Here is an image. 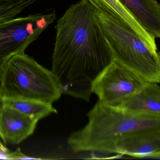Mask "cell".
Instances as JSON below:
<instances>
[{
  "label": "cell",
  "instance_id": "9a60e30c",
  "mask_svg": "<svg viewBox=\"0 0 160 160\" xmlns=\"http://www.w3.org/2000/svg\"><path fill=\"white\" fill-rule=\"evenodd\" d=\"M8 153H3L0 152V160H8Z\"/></svg>",
  "mask_w": 160,
  "mask_h": 160
},
{
  "label": "cell",
  "instance_id": "2e32d148",
  "mask_svg": "<svg viewBox=\"0 0 160 160\" xmlns=\"http://www.w3.org/2000/svg\"><path fill=\"white\" fill-rule=\"evenodd\" d=\"M4 106L3 98L0 93V108Z\"/></svg>",
  "mask_w": 160,
  "mask_h": 160
},
{
  "label": "cell",
  "instance_id": "9c48e42d",
  "mask_svg": "<svg viewBox=\"0 0 160 160\" xmlns=\"http://www.w3.org/2000/svg\"><path fill=\"white\" fill-rule=\"evenodd\" d=\"M115 106L132 113L160 114V86L147 82L139 92Z\"/></svg>",
  "mask_w": 160,
  "mask_h": 160
},
{
  "label": "cell",
  "instance_id": "52a82bcc",
  "mask_svg": "<svg viewBox=\"0 0 160 160\" xmlns=\"http://www.w3.org/2000/svg\"><path fill=\"white\" fill-rule=\"evenodd\" d=\"M108 153L136 157H160V129L122 137L111 147Z\"/></svg>",
  "mask_w": 160,
  "mask_h": 160
},
{
  "label": "cell",
  "instance_id": "8fae6325",
  "mask_svg": "<svg viewBox=\"0 0 160 160\" xmlns=\"http://www.w3.org/2000/svg\"><path fill=\"white\" fill-rule=\"evenodd\" d=\"M3 102L4 105L12 107L38 120L57 113L52 104L35 100L3 98Z\"/></svg>",
  "mask_w": 160,
  "mask_h": 160
},
{
  "label": "cell",
  "instance_id": "5b68a950",
  "mask_svg": "<svg viewBox=\"0 0 160 160\" xmlns=\"http://www.w3.org/2000/svg\"><path fill=\"white\" fill-rule=\"evenodd\" d=\"M147 82L114 59L93 83L99 101L115 106L141 90Z\"/></svg>",
  "mask_w": 160,
  "mask_h": 160
},
{
  "label": "cell",
  "instance_id": "5bb4252c",
  "mask_svg": "<svg viewBox=\"0 0 160 160\" xmlns=\"http://www.w3.org/2000/svg\"><path fill=\"white\" fill-rule=\"evenodd\" d=\"M0 152L3 153H5V154L8 153L9 152L8 149L3 144V143L2 142L1 139H0Z\"/></svg>",
  "mask_w": 160,
  "mask_h": 160
},
{
  "label": "cell",
  "instance_id": "6da1fadb",
  "mask_svg": "<svg viewBox=\"0 0 160 160\" xmlns=\"http://www.w3.org/2000/svg\"><path fill=\"white\" fill-rule=\"evenodd\" d=\"M87 0L70 6L57 21L51 71L62 94L89 101L96 79L113 61L111 48Z\"/></svg>",
  "mask_w": 160,
  "mask_h": 160
},
{
  "label": "cell",
  "instance_id": "7c38bea8",
  "mask_svg": "<svg viewBox=\"0 0 160 160\" xmlns=\"http://www.w3.org/2000/svg\"><path fill=\"white\" fill-rule=\"evenodd\" d=\"M38 0H0V23L17 18Z\"/></svg>",
  "mask_w": 160,
  "mask_h": 160
},
{
  "label": "cell",
  "instance_id": "ba28073f",
  "mask_svg": "<svg viewBox=\"0 0 160 160\" xmlns=\"http://www.w3.org/2000/svg\"><path fill=\"white\" fill-rule=\"evenodd\" d=\"M150 34L160 38V4L157 0H118Z\"/></svg>",
  "mask_w": 160,
  "mask_h": 160
},
{
  "label": "cell",
  "instance_id": "4fadbf2b",
  "mask_svg": "<svg viewBox=\"0 0 160 160\" xmlns=\"http://www.w3.org/2000/svg\"><path fill=\"white\" fill-rule=\"evenodd\" d=\"M8 160L40 159V158H36L26 156L21 152L20 148H18L15 152L8 153Z\"/></svg>",
  "mask_w": 160,
  "mask_h": 160
},
{
  "label": "cell",
  "instance_id": "30bf717a",
  "mask_svg": "<svg viewBox=\"0 0 160 160\" xmlns=\"http://www.w3.org/2000/svg\"><path fill=\"white\" fill-rule=\"evenodd\" d=\"M98 11L127 23L152 46L156 47L155 38L147 32L118 0H87Z\"/></svg>",
  "mask_w": 160,
  "mask_h": 160
},
{
  "label": "cell",
  "instance_id": "277c9868",
  "mask_svg": "<svg viewBox=\"0 0 160 160\" xmlns=\"http://www.w3.org/2000/svg\"><path fill=\"white\" fill-rule=\"evenodd\" d=\"M55 12L17 17L0 23V65L27 48L56 19Z\"/></svg>",
  "mask_w": 160,
  "mask_h": 160
},
{
  "label": "cell",
  "instance_id": "7a4b0ae2",
  "mask_svg": "<svg viewBox=\"0 0 160 160\" xmlns=\"http://www.w3.org/2000/svg\"><path fill=\"white\" fill-rule=\"evenodd\" d=\"M97 19L115 60L147 82L160 83V55L124 21L97 10Z\"/></svg>",
  "mask_w": 160,
  "mask_h": 160
},
{
  "label": "cell",
  "instance_id": "3957f363",
  "mask_svg": "<svg viewBox=\"0 0 160 160\" xmlns=\"http://www.w3.org/2000/svg\"><path fill=\"white\" fill-rule=\"evenodd\" d=\"M3 98L30 99L52 104L62 93L51 70L25 53L10 56L0 65Z\"/></svg>",
  "mask_w": 160,
  "mask_h": 160
},
{
  "label": "cell",
  "instance_id": "8992f818",
  "mask_svg": "<svg viewBox=\"0 0 160 160\" xmlns=\"http://www.w3.org/2000/svg\"><path fill=\"white\" fill-rule=\"evenodd\" d=\"M38 121L4 105L0 108V139L5 144H18L33 133Z\"/></svg>",
  "mask_w": 160,
  "mask_h": 160
},
{
  "label": "cell",
  "instance_id": "e0dca14e",
  "mask_svg": "<svg viewBox=\"0 0 160 160\" xmlns=\"http://www.w3.org/2000/svg\"><path fill=\"white\" fill-rule=\"evenodd\" d=\"M159 54H160V53H159Z\"/></svg>",
  "mask_w": 160,
  "mask_h": 160
}]
</instances>
